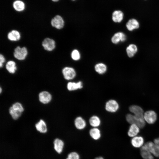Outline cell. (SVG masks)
Returning a JSON list of instances; mask_svg holds the SVG:
<instances>
[{
	"label": "cell",
	"instance_id": "6da1fadb",
	"mask_svg": "<svg viewBox=\"0 0 159 159\" xmlns=\"http://www.w3.org/2000/svg\"><path fill=\"white\" fill-rule=\"evenodd\" d=\"M24 110V108L22 104L16 102L10 107L9 112L12 118L14 120H16L21 116Z\"/></svg>",
	"mask_w": 159,
	"mask_h": 159
},
{
	"label": "cell",
	"instance_id": "7a4b0ae2",
	"mask_svg": "<svg viewBox=\"0 0 159 159\" xmlns=\"http://www.w3.org/2000/svg\"><path fill=\"white\" fill-rule=\"evenodd\" d=\"M28 50L25 47L18 46L14 49L13 53L14 57L16 59L22 61L25 59L28 54Z\"/></svg>",
	"mask_w": 159,
	"mask_h": 159
},
{
	"label": "cell",
	"instance_id": "3957f363",
	"mask_svg": "<svg viewBox=\"0 0 159 159\" xmlns=\"http://www.w3.org/2000/svg\"><path fill=\"white\" fill-rule=\"evenodd\" d=\"M42 45L44 50L48 52L54 50L56 46L54 39L49 37L44 38L42 42Z\"/></svg>",
	"mask_w": 159,
	"mask_h": 159
},
{
	"label": "cell",
	"instance_id": "277c9868",
	"mask_svg": "<svg viewBox=\"0 0 159 159\" xmlns=\"http://www.w3.org/2000/svg\"><path fill=\"white\" fill-rule=\"evenodd\" d=\"M38 99L39 102L43 104L49 103L52 101V96L51 94L47 91H43L38 94Z\"/></svg>",
	"mask_w": 159,
	"mask_h": 159
},
{
	"label": "cell",
	"instance_id": "5b68a950",
	"mask_svg": "<svg viewBox=\"0 0 159 159\" xmlns=\"http://www.w3.org/2000/svg\"><path fill=\"white\" fill-rule=\"evenodd\" d=\"M50 24L53 27L58 29H60L64 27V21L61 16L57 15L52 19Z\"/></svg>",
	"mask_w": 159,
	"mask_h": 159
},
{
	"label": "cell",
	"instance_id": "8992f818",
	"mask_svg": "<svg viewBox=\"0 0 159 159\" xmlns=\"http://www.w3.org/2000/svg\"><path fill=\"white\" fill-rule=\"evenodd\" d=\"M62 73L64 78L69 80L74 79L75 77L76 73L74 69L70 67H65L62 70Z\"/></svg>",
	"mask_w": 159,
	"mask_h": 159
},
{
	"label": "cell",
	"instance_id": "52a82bcc",
	"mask_svg": "<svg viewBox=\"0 0 159 159\" xmlns=\"http://www.w3.org/2000/svg\"><path fill=\"white\" fill-rule=\"evenodd\" d=\"M144 118L145 122L149 124H153L156 121L157 115L153 110H148L144 113Z\"/></svg>",
	"mask_w": 159,
	"mask_h": 159
},
{
	"label": "cell",
	"instance_id": "ba28073f",
	"mask_svg": "<svg viewBox=\"0 0 159 159\" xmlns=\"http://www.w3.org/2000/svg\"><path fill=\"white\" fill-rule=\"evenodd\" d=\"M119 108V105L118 102L114 100H109L106 102L105 105L106 110L110 112H116Z\"/></svg>",
	"mask_w": 159,
	"mask_h": 159
},
{
	"label": "cell",
	"instance_id": "9c48e42d",
	"mask_svg": "<svg viewBox=\"0 0 159 159\" xmlns=\"http://www.w3.org/2000/svg\"><path fill=\"white\" fill-rule=\"evenodd\" d=\"M20 32L16 29H13L7 34V38L11 41L16 42L19 41L21 38Z\"/></svg>",
	"mask_w": 159,
	"mask_h": 159
},
{
	"label": "cell",
	"instance_id": "30bf717a",
	"mask_svg": "<svg viewBox=\"0 0 159 159\" xmlns=\"http://www.w3.org/2000/svg\"><path fill=\"white\" fill-rule=\"evenodd\" d=\"M144 140L141 136H135L132 138L131 140L132 145L134 148H141L144 144Z\"/></svg>",
	"mask_w": 159,
	"mask_h": 159
},
{
	"label": "cell",
	"instance_id": "8fae6325",
	"mask_svg": "<svg viewBox=\"0 0 159 159\" xmlns=\"http://www.w3.org/2000/svg\"><path fill=\"white\" fill-rule=\"evenodd\" d=\"M139 25L138 20L134 18L129 19L126 24L127 28L130 31H132L135 29L138 28Z\"/></svg>",
	"mask_w": 159,
	"mask_h": 159
},
{
	"label": "cell",
	"instance_id": "7c38bea8",
	"mask_svg": "<svg viewBox=\"0 0 159 159\" xmlns=\"http://www.w3.org/2000/svg\"><path fill=\"white\" fill-rule=\"evenodd\" d=\"M148 149L154 156L159 157V150L155 145L153 142L149 141L144 144Z\"/></svg>",
	"mask_w": 159,
	"mask_h": 159
},
{
	"label": "cell",
	"instance_id": "4fadbf2b",
	"mask_svg": "<svg viewBox=\"0 0 159 159\" xmlns=\"http://www.w3.org/2000/svg\"><path fill=\"white\" fill-rule=\"evenodd\" d=\"M35 127L37 130L41 133H45L47 132V125L43 119H40L35 124Z\"/></svg>",
	"mask_w": 159,
	"mask_h": 159
},
{
	"label": "cell",
	"instance_id": "5bb4252c",
	"mask_svg": "<svg viewBox=\"0 0 159 159\" xmlns=\"http://www.w3.org/2000/svg\"><path fill=\"white\" fill-rule=\"evenodd\" d=\"M124 14L123 12L120 10H115L112 14V19L115 22L120 23L124 19Z\"/></svg>",
	"mask_w": 159,
	"mask_h": 159
},
{
	"label": "cell",
	"instance_id": "9a60e30c",
	"mask_svg": "<svg viewBox=\"0 0 159 159\" xmlns=\"http://www.w3.org/2000/svg\"><path fill=\"white\" fill-rule=\"evenodd\" d=\"M126 39V37L125 34L122 32H119L115 34L112 37L111 41L115 44H117L120 42H124Z\"/></svg>",
	"mask_w": 159,
	"mask_h": 159
},
{
	"label": "cell",
	"instance_id": "2e32d148",
	"mask_svg": "<svg viewBox=\"0 0 159 159\" xmlns=\"http://www.w3.org/2000/svg\"><path fill=\"white\" fill-rule=\"evenodd\" d=\"M5 68L7 72L11 74H14L17 70L16 62L13 60L8 61L5 64Z\"/></svg>",
	"mask_w": 159,
	"mask_h": 159
},
{
	"label": "cell",
	"instance_id": "e0dca14e",
	"mask_svg": "<svg viewBox=\"0 0 159 159\" xmlns=\"http://www.w3.org/2000/svg\"><path fill=\"white\" fill-rule=\"evenodd\" d=\"M83 87V83L81 81L77 82H69L67 85V90L69 91H72L81 89Z\"/></svg>",
	"mask_w": 159,
	"mask_h": 159
},
{
	"label": "cell",
	"instance_id": "ac0fdd59",
	"mask_svg": "<svg viewBox=\"0 0 159 159\" xmlns=\"http://www.w3.org/2000/svg\"><path fill=\"white\" fill-rule=\"evenodd\" d=\"M140 154L143 159H154V156L144 144L140 148Z\"/></svg>",
	"mask_w": 159,
	"mask_h": 159
},
{
	"label": "cell",
	"instance_id": "d6986e66",
	"mask_svg": "<svg viewBox=\"0 0 159 159\" xmlns=\"http://www.w3.org/2000/svg\"><path fill=\"white\" fill-rule=\"evenodd\" d=\"M140 129L136 124H131L127 132L128 136L132 138L137 136L140 132Z\"/></svg>",
	"mask_w": 159,
	"mask_h": 159
},
{
	"label": "cell",
	"instance_id": "ffe728a7",
	"mask_svg": "<svg viewBox=\"0 0 159 159\" xmlns=\"http://www.w3.org/2000/svg\"><path fill=\"white\" fill-rule=\"evenodd\" d=\"M74 124L77 129L81 130L86 126V123L85 120L81 117H78L75 119Z\"/></svg>",
	"mask_w": 159,
	"mask_h": 159
},
{
	"label": "cell",
	"instance_id": "44dd1931",
	"mask_svg": "<svg viewBox=\"0 0 159 159\" xmlns=\"http://www.w3.org/2000/svg\"><path fill=\"white\" fill-rule=\"evenodd\" d=\"M54 148L58 153L60 154L62 151L64 146V143L61 140L55 139L54 141Z\"/></svg>",
	"mask_w": 159,
	"mask_h": 159
},
{
	"label": "cell",
	"instance_id": "7402d4cb",
	"mask_svg": "<svg viewBox=\"0 0 159 159\" xmlns=\"http://www.w3.org/2000/svg\"><path fill=\"white\" fill-rule=\"evenodd\" d=\"M13 6L14 9L18 12L23 11L25 9V5L24 3L20 0L14 1L13 4Z\"/></svg>",
	"mask_w": 159,
	"mask_h": 159
},
{
	"label": "cell",
	"instance_id": "603a6c76",
	"mask_svg": "<svg viewBox=\"0 0 159 159\" xmlns=\"http://www.w3.org/2000/svg\"><path fill=\"white\" fill-rule=\"evenodd\" d=\"M137 46L133 44H130L126 49L127 54L129 57H133L137 52Z\"/></svg>",
	"mask_w": 159,
	"mask_h": 159
},
{
	"label": "cell",
	"instance_id": "cb8c5ba5",
	"mask_svg": "<svg viewBox=\"0 0 159 159\" xmlns=\"http://www.w3.org/2000/svg\"><path fill=\"white\" fill-rule=\"evenodd\" d=\"M129 110L134 115L144 114V111L143 109L141 107L137 105L130 106L129 108Z\"/></svg>",
	"mask_w": 159,
	"mask_h": 159
},
{
	"label": "cell",
	"instance_id": "d4e9b609",
	"mask_svg": "<svg viewBox=\"0 0 159 159\" xmlns=\"http://www.w3.org/2000/svg\"><path fill=\"white\" fill-rule=\"evenodd\" d=\"M89 133L91 138L96 140L100 139L101 135L100 130L97 127H93L91 129Z\"/></svg>",
	"mask_w": 159,
	"mask_h": 159
},
{
	"label": "cell",
	"instance_id": "484cf974",
	"mask_svg": "<svg viewBox=\"0 0 159 159\" xmlns=\"http://www.w3.org/2000/svg\"><path fill=\"white\" fill-rule=\"evenodd\" d=\"M89 122L92 126L93 127H97L100 125L101 124V120L98 116L93 115L90 118Z\"/></svg>",
	"mask_w": 159,
	"mask_h": 159
},
{
	"label": "cell",
	"instance_id": "4316f807",
	"mask_svg": "<svg viewBox=\"0 0 159 159\" xmlns=\"http://www.w3.org/2000/svg\"><path fill=\"white\" fill-rule=\"evenodd\" d=\"M95 71L100 74H102L106 71L107 68L106 65L102 63L97 64L95 66Z\"/></svg>",
	"mask_w": 159,
	"mask_h": 159
},
{
	"label": "cell",
	"instance_id": "83f0119b",
	"mask_svg": "<svg viewBox=\"0 0 159 159\" xmlns=\"http://www.w3.org/2000/svg\"><path fill=\"white\" fill-rule=\"evenodd\" d=\"M126 119L127 122L131 124H135L136 119L134 115L128 114L126 116Z\"/></svg>",
	"mask_w": 159,
	"mask_h": 159
},
{
	"label": "cell",
	"instance_id": "f1b7e54d",
	"mask_svg": "<svg viewBox=\"0 0 159 159\" xmlns=\"http://www.w3.org/2000/svg\"><path fill=\"white\" fill-rule=\"evenodd\" d=\"M71 57L74 60H79L80 58V55L79 51L75 49L73 50L71 53Z\"/></svg>",
	"mask_w": 159,
	"mask_h": 159
},
{
	"label": "cell",
	"instance_id": "f546056e",
	"mask_svg": "<svg viewBox=\"0 0 159 159\" xmlns=\"http://www.w3.org/2000/svg\"><path fill=\"white\" fill-rule=\"evenodd\" d=\"M80 156L77 153L74 152L70 153L66 159H80Z\"/></svg>",
	"mask_w": 159,
	"mask_h": 159
},
{
	"label": "cell",
	"instance_id": "4dcf8cb0",
	"mask_svg": "<svg viewBox=\"0 0 159 159\" xmlns=\"http://www.w3.org/2000/svg\"><path fill=\"white\" fill-rule=\"evenodd\" d=\"M6 59L4 56L1 54H0V67H3L4 63L5 62Z\"/></svg>",
	"mask_w": 159,
	"mask_h": 159
},
{
	"label": "cell",
	"instance_id": "1f68e13d",
	"mask_svg": "<svg viewBox=\"0 0 159 159\" xmlns=\"http://www.w3.org/2000/svg\"><path fill=\"white\" fill-rule=\"evenodd\" d=\"M153 142L156 147L159 150V138L154 139Z\"/></svg>",
	"mask_w": 159,
	"mask_h": 159
},
{
	"label": "cell",
	"instance_id": "d6a6232c",
	"mask_svg": "<svg viewBox=\"0 0 159 159\" xmlns=\"http://www.w3.org/2000/svg\"><path fill=\"white\" fill-rule=\"evenodd\" d=\"M94 159H104L102 157H98Z\"/></svg>",
	"mask_w": 159,
	"mask_h": 159
},
{
	"label": "cell",
	"instance_id": "836d02e7",
	"mask_svg": "<svg viewBox=\"0 0 159 159\" xmlns=\"http://www.w3.org/2000/svg\"><path fill=\"white\" fill-rule=\"evenodd\" d=\"M2 91V88L1 87L0 88V94H1V93Z\"/></svg>",
	"mask_w": 159,
	"mask_h": 159
},
{
	"label": "cell",
	"instance_id": "e575fe53",
	"mask_svg": "<svg viewBox=\"0 0 159 159\" xmlns=\"http://www.w3.org/2000/svg\"><path fill=\"white\" fill-rule=\"evenodd\" d=\"M52 1L54 2L58 1L59 0H51Z\"/></svg>",
	"mask_w": 159,
	"mask_h": 159
},
{
	"label": "cell",
	"instance_id": "d590c367",
	"mask_svg": "<svg viewBox=\"0 0 159 159\" xmlns=\"http://www.w3.org/2000/svg\"><path fill=\"white\" fill-rule=\"evenodd\" d=\"M72 0L74 1V0Z\"/></svg>",
	"mask_w": 159,
	"mask_h": 159
},
{
	"label": "cell",
	"instance_id": "8d00e7d4",
	"mask_svg": "<svg viewBox=\"0 0 159 159\" xmlns=\"http://www.w3.org/2000/svg\"></svg>",
	"mask_w": 159,
	"mask_h": 159
}]
</instances>
